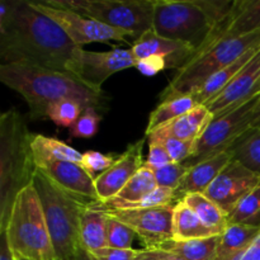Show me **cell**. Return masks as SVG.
I'll list each match as a JSON object with an SVG mask.
<instances>
[{
  "label": "cell",
  "mask_w": 260,
  "mask_h": 260,
  "mask_svg": "<svg viewBox=\"0 0 260 260\" xmlns=\"http://www.w3.org/2000/svg\"><path fill=\"white\" fill-rule=\"evenodd\" d=\"M142 75L145 76H154L161 71L167 70V60L161 56H149V57L141 58L137 61L136 68Z\"/></svg>",
  "instance_id": "cell-39"
},
{
  "label": "cell",
  "mask_w": 260,
  "mask_h": 260,
  "mask_svg": "<svg viewBox=\"0 0 260 260\" xmlns=\"http://www.w3.org/2000/svg\"><path fill=\"white\" fill-rule=\"evenodd\" d=\"M0 260H15L7 231H0Z\"/></svg>",
  "instance_id": "cell-41"
},
{
  "label": "cell",
  "mask_w": 260,
  "mask_h": 260,
  "mask_svg": "<svg viewBox=\"0 0 260 260\" xmlns=\"http://www.w3.org/2000/svg\"><path fill=\"white\" fill-rule=\"evenodd\" d=\"M15 260H30V259L24 258V256H20V255H15Z\"/></svg>",
  "instance_id": "cell-47"
},
{
  "label": "cell",
  "mask_w": 260,
  "mask_h": 260,
  "mask_svg": "<svg viewBox=\"0 0 260 260\" xmlns=\"http://www.w3.org/2000/svg\"><path fill=\"white\" fill-rule=\"evenodd\" d=\"M256 94H260V80L258 83V86H256Z\"/></svg>",
  "instance_id": "cell-48"
},
{
  "label": "cell",
  "mask_w": 260,
  "mask_h": 260,
  "mask_svg": "<svg viewBox=\"0 0 260 260\" xmlns=\"http://www.w3.org/2000/svg\"><path fill=\"white\" fill-rule=\"evenodd\" d=\"M147 139H154L161 142L173 162H185L194 156L197 149V141H184L174 137H164L157 135H150Z\"/></svg>",
  "instance_id": "cell-33"
},
{
  "label": "cell",
  "mask_w": 260,
  "mask_h": 260,
  "mask_svg": "<svg viewBox=\"0 0 260 260\" xmlns=\"http://www.w3.org/2000/svg\"><path fill=\"white\" fill-rule=\"evenodd\" d=\"M200 104L196 102L192 94L180 96V98L173 99V101L161 102L159 106L150 113L149 123L146 127V136L151 135L152 132L157 131L159 128L164 127L169 122L174 121L178 117L183 116L187 112L192 111Z\"/></svg>",
  "instance_id": "cell-29"
},
{
  "label": "cell",
  "mask_w": 260,
  "mask_h": 260,
  "mask_svg": "<svg viewBox=\"0 0 260 260\" xmlns=\"http://www.w3.org/2000/svg\"><path fill=\"white\" fill-rule=\"evenodd\" d=\"M260 46L249 50L245 55L241 56L240 58L235 61V62L230 63L229 66H226L225 69H222L221 71L216 73L215 75L211 76L205 84H203L201 88H198L194 93H192L193 98L196 99L200 106H206L208 102L212 101L215 96H217L231 81L235 79V76L250 62L254 58V56L259 52Z\"/></svg>",
  "instance_id": "cell-21"
},
{
  "label": "cell",
  "mask_w": 260,
  "mask_h": 260,
  "mask_svg": "<svg viewBox=\"0 0 260 260\" xmlns=\"http://www.w3.org/2000/svg\"><path fill=\"white\" fill-rule=\"evenodd\" d=\"M229 223L260 226V183L228 216Z\"/></svg>",
  "instance_id": "cell-31"
},
{
  "label": "cell",
  "mask_w": 260,
  "mask_h": 260,
  "mask_svg": "<svg viewBox=\"0 0 260 260\" xmlns=\"http://www.w3.org/2000/svg\"><path fill=\"white\" fill-rule=\"evenodd\" d=\"M131 50L137 61L149 56H161L167 60L168 69H174L175 71L184 68L196 53V48L192 46L168 40L156 35L152 29L137 38Z\"/></svg>",
  "instance_id": "cell-17"
},
{
  "label": "cell",
  "mask_w": 260,
  "mask_h": 260,
  "mask_svg": "<svg viewBox=\"0 0 260 260\" xmlns=\"http://www.w3.org/2000/svg\"><path fill=\"white\" fill-rule=\"evenodd\" d=\"M234 159L233 149L220 152L215 156L206 159L188 169L187 174L180 182L179 187L175 190L177 203L183 200L187 194L192 193H203L208 189L213 180L220 175V173Z\"/></svg>",
  "instance_id": "cell-18"
},
{
  "label": "cell",
  "mask_w": 260,
  "mask_h": 260,
  "mask_svg": "<svg viewBox=\"0 0 260 260\" xmlns=\"http://www.w3.org/2000/svg\"><path fill=\"white\" fill-rule=\"evenodd\" d=\"M188 169L189 168L183 164V162H170V164L165 165L160 169L154 170L157 187L177 190L182 179L187 174Z\"/></svg>",
  "instance_id": "cell-36"
},
{
  "label": "cell",
  "mask_w": 260,
  "mask_h": 260,
  "mask_svg": "<svg viewBox=\"0 0 260 260\" xmlns=\"http://www.w3.org/2000/svg\"><path fill=\"white\" fill-rule=\"evenodd\" d=\"M159 250H160V249H159ZM160 251H161L162 260H185V259L180 258V256L175 255V254L168 253V251H164V250H160Z\"/></svg>",
  "instance_id": "cell-46"
},
{
  "label": "cell",
  "mask_w": 260,
  "mask_h": 260,
  "mask_svg": "<svg viewBox=\"0 0 260 260\" xmlns=\"http://www.w3.org/2000/svg\"><path fill=\"white\" fill-rule=\"evenodd\" d=\"M5 231L14 255L30 260H57L40 196L33 183L15 198Z\"/></svg>",
  "instance_id": "cell-6"
},
{
  "label": "cell",
  "mask_w": 260,
  "mask_h": 260,
  "mask_svg": "<svg viewBox=\"0 0 260 260\" xmlns=\"http://www.w3.org/2000/svg\"><path fill=\"white\" fill-rule=\"evenodd\" d=\"M83 104L76 101H62L52 104L47 111V118L56 124L57 127H68L71 128L74 126L81 113L84 112Z\"/></svg>",
  "instance_id": "cell-32"
},
{
  "label": "cell",
  "mask_w": 260,
  "mask_h": 260,
  "mask_svg": "<svg viewBox=\"0 0 260 260\" xmlns=\"http://www.w3.org/2000/svg\"><path fill=\"white\" fill-rule=\"evenodd\" d=\"M32 4L53 22L57 23L78 47L95 42L108 43L109 41H126L127 37H132L131 33L126 30L108 27L98 20L73 10L53 7L47 2H32Z\"/></svg>",
  "instance_id": "cell-11"
},
{
  "label": "cell",
  "mask_w": 260,
  "mask_h": 260,
  "mask_svg": "<svg viewBox=\"0 0 260 260\" xmlns=\"http://www.w3.org/2000/svg\"><path fill=\"white\" fill-rule=\"evenodd\" d=\"M141 249H117V248H107L101 250L94 251V255L98 260H135L140 254Z\"/></svg>",
  "instance_id": "cell-40"
},
{
  "label": "cell",
  "mask_w": 260,
  "mask_h": 260,
  "mask_svg": "<svg viewBox=\"0 0 260 260\" xmlns=\"http://www.w3.org/2000/svg\"><path fill=\"white\" fill-rule=\"evenodd\" d=\"M147 137L137 140L126 147L109 169L95 177V189L101 202L111 200L121 192L122 188L144 167V145Z\"/></svg>",
  "instance_id": "cell-14"
},
{
  "label": "cell",
  "mask_w": 260,
  "mask_h": 260,
  "mask_svg": "<svg viewBox=\"0 0 260 260\" xmlns=\"http://www.w3.org/2000/svg\"><path fill=\"white\" fill-rule=\"evenodd\" d=\"M117 157L113 155L103 154V152L94 151V150H89V151L84 152L83 160H81V167L89 173V174L94 175V173L98 172H106L107 169L113 165Z\"/></svg>",
  "instance_id": "cell-37"
},
{
  "label": "cell",
  "mask_w": 260,
  "mask_h": 260,
  "mask_svg": "<svg viewBox=\"0 0 260 260\" xmlns=\"http://www.w3.org/2000/svg\"><path fill=\"white\" fill-rule=\"evenodd\" d=\"M102 212L132 229L134 233L144 241L146 249H154L164 241L173 239L174 206Z\"/></svg>",
  "instance_id": "cell-12"
},
{
  "label": "cell",
  "mask_w": 260,
  "mask_h": 260,
  "mask_svg": "<svg viewBox=\"0 0 260 260\" xmlns=\"http://www.w3.org/2000/svg\"><path fill=\"white\" fill-rule=\"evenodd\" d=\"M137 58L132 50L113 48L106 52L78 50L73 60L69 62L68 71L78 76L84 84L96 90H103L102 85L114 74L129 68H136Z\"/></svg>",
  "instance_id": "cell-10"
},
{
  "label": "cell",
  "mask_w": 260,
  "mask_h": 260,
  "mask_svg": "<svg viewBox=\"0 0 260 260\" xmlns=\"http://www.w3.org/2000/svg\"><path fill=\"white\" fill-rule=\"evenodd\" d=\"M217 27L198 5L197 0L154 2L152 30L168 40L192 46L196 53L210 40Z\"/></svg>",
  "instance_id": "cell-7"
},
{
  "label": "cell",
  "mask_w": 260,
  "mask_h": 260,
  "mask_svg": "<svg viewBox=\"0 0 260 260\" xmlns=\"http://www.w3.org/2000/svg\"><path fill=\"white\" fill-rule=\"evenodd\" d=\"M50 180L69 194L88 202H99L95 189V178L80 164L70 161H46L37 167Z\"/></svg>",
  "instance_id": "cell-16"
},
{
  "label": "cell",
  "mask_w": 260,
  "mask_h": 260,
  "mask_svg": "<svg viewBox=\"0 0 260 260\" xmlns=\"http://www.w3.org/2000/svg\"><path fill=\"white\" fill-rule=\"evenodd\" d=\"M76 260H98V259H96V256L94 255L93 253H90L89 250H86V249L83 248V245H81V248L79 249V251H78Z\"/></svg>",
  "instance_id": "cell-45"
},
{
  "label": "cell",
  "mask_w": 260,
  "mask_h": 260,
  "mask_svg": "<svg viewBox=\"0 0 260 260\" xmlns=\"http://www.w3.org/2000/svg\"><path fill=\"white\" fill-rule=\"evenodd\" d=\"M259 95L254 96L234 111L213 119L197 141L194 156L183 164L190 168L220 152L233 149L236 141L250 129L251 113Z\"/></svg>",
  "instance_id": "cell-9"
},
{
  "label": "cell",
  "mask_w": 260,
  "mask_h": 260,
  "mask_svg": "<svg viewBox=\"0 0 260 260\" xmlns=\"http://www.w3.org/2000/svg\"><path fill=\"white\" fill-rule=\"evenodd\" d=\"M259 183V174L233 159L213 180L205 194L229 216Z\"/></svg>",
  "instance_id": "cell-13"
},
{
  "label": "cell",
  "mask_w": 260,
  "mask_h": 260,
  "mask_svg": "<svg viewBox=\"0 0 260 260\" xmlns=\"http://www.w3.org/2000/svg\"><path fill=\"white\" fill-rule=\"evenodd\" d=\"M33 185L40 196L56 259L76 260L81 248V215L91 202L66 193L38 169Z\"/></svg>",
  "instance_id": "cell-4"
},
{
  "label": "cell",
  "mask_w": 260,
  "mask_h": 260,
  "mask_svg": "<svg viewBox=\"0 0 260 260\" xmlns=\"http://www.w3.org/2000/svg\"><path fill=\"white\" fill-rule=\"evenodd\" d=\"M221 235L193 240H167L154 249L175 254L185 260H215Z\"/></svg>",
  "instance_id": "cell-26"
},
{
  "label": "cell",
  "mask_w": 260,
  "mask_h": 260,
  "mask_svg": "<svg viewBox=\"0 0 260 260\" xmlns=\"http://www.w3.org/2000/svg\"><path fill=\"white\" fill-rule=\"evenodd\" d=\"M108 217L107 222V244L109 248L117 249H132V243H134L136 234L132 229L126 226L124 223L114 220V218Z\"/></svg>",
  "instance_id": "cell-34"
},
{
  "label": "cell",
  "mask_w": 260,
  "mask_h": 260,
  "mask_svg": "<svg viewBox=\"0 0 260 260\" xmlns=\"http://www.w3.org/2000/svg\"><path fill=\"white\" fill-rule=\"evenodd\" d=\"M157 188L156 179L152 170L144 167L136 173L134 178L124 185L118 194L111 200L103 202H91L90 207L98 211H113V210H129L132 206L139 203L145 197L154 192Z\"/></svg>",
  "instance_id": "cell-19"
},
{
  "label": "cell",
  "mask_w": 260,
  "mask_h": 260,
  "mask_svg": "<svg viewBox=\"0 0 260 260\" xmlns=\"http://www.w3.org/2000/svg\"><path fill=\"white\" fill-rule=\"evenodd\" d=\"M260 235V226L229 223L220 236L215 260H235Z\"/></svg>",
  "instance_id": "cell-23"
},
{
  "label": "cell",
  "mask_w": 260,
  "mask_h": 260,
  "mask_svg": "<svg viewBox=\"0 0 260 260\" xmlns=\"http://www.w3.org/2000/svg\"><path fill=\"white\" fill-rule=\"evenodd\" d=\"M234 159L260 175V128L249 129L233 146Z\"/></svg>",
  "instance_id": "cell-30"
},
{
  "label": "cell",
  "mask_w": 260,
  "mask_h": 260,
  "mask_svg": "<svg viewBox=\"0 0 260 260\" xmlns=\"http://www.w3.org/2000/svg\"><path fill=\"white\" fill-rule=\"evenodd\" d=\"M90 205V203H89ZM86 206L81 215L80 221V241L83 248L94 253L107 248V222L108 217L104 212L94 210Z\"/></svg>",
  "instance_id": "cell-27"
},
{
  "label": "cell",
  "mask_w": 260,
  "mask_h": 260,
  "mask_svg": "<svg viewBox=\"0 0 260 260\" xmlns=\"http://www.w3.org/2000/svg\"><path fill=\"white\" fill-rule=\"evenodd\" d=\"M32 151L36 165L46 161H70L81 165L83 154L61 140L43 135H33Z\"/></svg>",
  "instance_id": "cell-24"
},
{
  "label": "cell",
  "mask_w": 260,
  "mask_h": 260,
  "mask_svg": "<svg viewBox=\"0 0 260 260\" xmlns=\"http://www.w3.org/2000/svg\"><path fill=\"white\" fill-rule=\"evenodd\" d=\"M235 260H260V235L254 240V243Z\"/></svg>",
  "instance_id": "cell-42"
},
{
  "label": "cell",
  "mask_w": 260,
  "mask_h": 260,
  "mask_svg": "<svg viewBox=\"0 0 260 260\" xmlns=\"http://www.w3.org/2000/svg\"><path fill=\"white\" fill-rule=\"evenodd\" d=\"M216 235L217 234L208 229L183 201L175 203L173 213V240L184 241Z\"/></svg>",
  "instance_id": "cell-25"
},
{
  "label": "cell",
  "mask_w": 260,
  "mask_h": 260,
  "mask_svg": "<svg viewBox=\"0 0 260 260\" xmlns=\"http://www.w3.org/2000/svg\"><path fill=\"white\" fill-rule=\"evenodd\" d=\"M256 46H260V32L218 41L196 55L184 68L177 70L167 88L160 93V103L194 93L211 76Z\"/></svg>",
  "instance_id": "cell-5"
},
{
  "label": "cell",
  "mask_w": 260,
  "mask_h": 260,
  "mask_svg": "<svg viewBox=\"0 0 260 260\" xmlns=\"http://www.w3.org/2000/svg\"><path fill=\"white\" fill-rule=\"evenodd\" d=\"M260 128V95L258 102H256L255 107L251 113V121H250V129H258Z\"/></svg>",
  "instance_id": "cell-44"
},
{
  "label": "cell",
  "mask_w": 260,
  "mask_h": 260,
  "mask_svg": "<svg viewBox=\"0 0 260 260\" xmlns=\"http://www.w3.org/2000/svg\"><path fill=\"white\" fill-rule=\"evenodd\" d=\"M213 119L215 117L207 107L197 106L192 111L178 117L157 131L152 132L151 135L174 137V139L184 140V141H198Z\"/></svg>",
  "instance_id": "cell-20"
},
{
  "label": "cell",
  "mask_w": 260,
  "mask_h": 260,
  "mask_svg": "<svg viewBox=\"0 0 260 260\" xmlns=\"http://www.w3.org/2000/svg\"><path fill=\"white\" fill-rule=\"evenodd\" d=\"M101 121L102 116L95 108H85L70 128L69 135L73 139H91L98 132Z\"/></svg>",
  "instance_id": "cell-35"
},
{
  "label": "cell",
  "mask_w": 260,
  "mask_h": 260,
  "mask_svg": "<svg viewBox=\"0 0 260 260\" xmlns=\"http://www.w3.org/2000/svg\"><path fill=\"white\" fill-rule=\"evenodd\" d=\"M255 32H260V0H235L228 24L222 30V40Z\"/></svg>",
  "instance_id": "cell-22"
},
{
  "label": "cell",
  "mask_w": 260,
  "mask_h": 260,
  "mask_svg": "<svg viewBox=\"0 0 260 260\" xmlns=\"http://www.w3.org/2000/svg\"><path fill=\"white\" fill-rule=\"evenodd\" d=\"M183 202L200 217V220L217 235L228 228V215L203 193H192L183 197Z\"/></svg>",
  "instance_id": "cell-28"
},
{
  "label": "cell",
  "mask_w": 260,
  "mask_h": 260,
  "mask_svg": "<svg viewBox=\"0 0 260 260\" xmlns=\"http://www.w3.org/2000/svg\"><path fill=\"white\" fill-rule=\"evenodd\" d=\"M135 260H162L161 251L159 249H141Z\"/></svg>",
  "instance_id": "cell-43"
},
{
  "label": "cell",
  "mask_w": 260,
  "mask_h": 260,
  "mask_svg": "<svg viewBox=\"0 0 260 260\" xmlns=\"http://www.w3.org/2000/svg\"><path fill=\"white\" fill-rule=\"evenodd\" d=\"M79 48L62 28L32 2H0L2 63H27L69 73V62Z\"/></svg>",
  "instance_id": "cell-1"
},
{
  "label": "cell",
  "mask_w": 260,
  "mask_h": 260,
  "mask_svg": "<svg viewBox=\"0 0 260 260\" xmlns=\"http://www.w3.org/2000/svg\"><path fill=\"white\" fill-rule=\"evenodd\" d=\"M33 135L22 114L12 107L0 116V231L8 228L17 196L33 183L37 165Z\"/></svg>",
  "instance_id": "cell-3"
},
{
  "label": "cell",
  "mask_w": 260,
  "mask_h": 260,
  "mask_svg": "<svg viewBox=\"0 0 260 260\" xmlns=\"http://www.w3.org/2000/svg\"><path fill=\"white\" fill-rule=\"evenodd\" d=\"M260 80V50L253 60L235 76L233 81L218 94L217 96L206 104L215 118L223 116L246 103L256 94V86Z\"/></svg>",
  "instance_id": "cell-15"
},
{
  "label": "cell",
  "mask_w": 260,
  "mask_h": 260,
  "mask_svg": "<svg viewBox=\"0 0 260 260\" xmlns=\"http://www.w3.org/2000/svg\"><path fill=\"white\" fill-rule=\"evenodd\" d=\"M155 0H47L48 4L73 10L108 27L126 30L135 41L152 29Z\"/></svg>",
  "instance_id": "cell-8"
},
{
  "label": "cell",
  "mask_w": 260,
  "mask_h": 260,
  "mask_svg": "<svg viewBox=\"0 0 260 260\" xmlns=\"http://www.w3.org/2000/svg\"><path fill=\"white\" fill-rule=\"evenodd\" d=\"M0 80L24 98L32 119L47 118L52 104L76 101L84 108L103 112L108 108V96L84 84L71 73L48 70L27 63H2Z\"/></svg>",
  "instance_id": "cell-2"
},
{
  "label": "cell",
  "mask_w": 260,
  "mask_h": 260,
  "mask_svg": "<svg viewBox=\"0 0 260 260\" xmlns=\"http://www.w3.org/2000/svg\"><path fill=\"white\" fill-rule=\"evenodd\" d=\"M170 162L173 161L164 145L157 140L149 139V152H147V157L145 160V167L154 172V170L160 169V168L165 167Z\"/></svg>",
  "instance_id": "cell-38"
}]
</instances>
